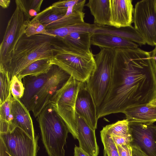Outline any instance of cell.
Here are the masks:
<instances>
[{"mask_svg": "<svg viewBox=\"0 0 156 156\" xmlns=\"http://www.w3.org/2000/svg\"><path fill=\"white\" fill-rule=\"evenodd\" d=\"M115 50L111 85L97 111L98 119L148 104L156 98V60L151 51L138 47Z\"/></svg>", "mask_w": 156, "mask_h": 156, "instance_id": "6da1fadb", "label": "cell"}, {"mask_svg": "<svg viewBox=\"0 0 156 156\" xmlns=\"http://www.w3.org/2000/svg\"><path fill=\"white\" fill-rule=\"evenodd\" d=\"M55 37L38 34L27 37L24 34L17 43L11 60L3 70L6 72L10 80L28 65L40 59H53L51 44Z\"/></svg>", "mask_w": 156, "mask_h": 156, "instance_id": "7a4b0ae2", "label": "cell"}, {"mask_svg": "<svg viewBox=\"0 0 156 156\" xmlns=\"http://www.w3.org/2000/svg\"><path fill=\"white\" fill-rule=\"evenodd\" d=\"M55 64L76 80L86 82L96 68L92 52L83 53L74 51L67 46L58 37L51 43Z\"/></svg>", "mask_w": 156, "mask_h": 156, "instance_id": "3957f363", "label": "cell"}, {"mask_svg": "<svg viewBox=\"0 0 156 156\" xmlns=\"http://www.w3.org/2000/svg\"><path fill=\"white\" fill-rule=\"evenodd\" d=\"M42 140L48 156H65L69 129L65 122L51 103L37 116Z\"/></svg>", "mask_w": 156, "mask_h": 156, "instance_id": "277c9868", "label": "cell"}, {"mask_svg": "<svg viewBox=\"0 0 156 156\" xmlns=\"http://www.w3.org/2000/svg\"><path fill=\"white\" fill-rule=\"evenodd\" d=\"M115 48L101 49L94 55L96 68L86 82L87 89L91 95L97 110L105 99L112 81Z\"/></svg>", "mask_w": 156, "mask_h": 156, "instance_id": "5b68a950", "label": "cell"}, {"mask_svg": "<svg viewBox=\"0 0 156 156\" xmlns=\"http://www.w3.org/2000/svg\"><path fill=\"white\" fill-rule=\"evenodd\" d=\"M81 83L71 76L56 92L50 102L65 122L75 139H77L76 104Z\"/></svg>", "mask_w": 156, "mask_h": 156, "instance_id": "8992f818", "label": "cell"}, {"mask_svg": "<svg viewBox=\"0 0 156 156\" xmlns=\"http://www.w3.org/2000/svg\"><path fill=\"white\" fill-rule=\"evenodd\" d=\"M30 20L19 7L16 5L0 45V69H4L10 62L15 48L25 34L27 24Z\"/></svg>", "mask_w": 156, "mask_h": 156, "instance_id": "52a82bcc", "label": "cell"}, {"mask_svg": "<svg viewBox=\"0 0 156 156\" xmlns=\"http://www.w3.org/2000/svg\"><path fill=\"white\" fill-rule=\"evenodd\" d=\"M134 27L146 44L156 45V2L143 0L137 2L133 14Z\"/></svg>", "mask_w": 156, "mask_h": 156, "instance_id": "ba28073f", "label": "cell"}, {"mask_svg": "<svg viewBox=\"0 0 156 156\" xmlns=\"http://www.w3.org/2000/svg\"><path fill=\"white\" fill-rule=\"evenodd\" d=\"M45 83L31 101L27 108L37 117L50 101L56 92L68 80L71 76L58 66L54 64L48 71Z\"/></svg>", "mask_w": 156, "mask_h": 156, "instance_id": "9c48e42d", "label": "cell"}, {"mask_svg": "<svg viewBox=\"0 0 156 156\" xmlns=\"http://www.w3.org/2000/svg\"><path fill=\"white\" fill-rule=\"evenodd\" d=\"M85 14L83 10L77 9L75 6L65 11L51 5L34 17L43 24L47 30H52L84 22Z\"/></svg>", "mask_w": 156, "mask_h": 156, "instance_id": "30bf717a", "label": "cell"}, {"mask_svg": "<svg viewBox=\"0 0 156 156\" xmlns=\"http://www.w3.org/2000/svg\"><path fill=\"white\" fill-rule=\"evenodd\" d=\"M38 138L37 136L35 139H32L18 127L6 133H0V139L11 156H37Z\"/></svg>", "mask_w": 156, "mask_h": 156, "instance_id": "8fae6325", "label": "cell"}, {"mask_svg": "<svg viewBox=\"0 0 156 156\" xmlns=\"http://www.w3.org/2000/svg\"><path fill=\"white\" fill-rule=\"evenodd\" d=\"M131 145L138 147L147 156H156V125L129 122Z\"/></svg>", "mask_w": 156, "mask_h": 156, "instance_id": "7c38bea8", "label": "cell"}, {"mask_svg": "<svg viewBox=\"0 0 156 156\" xmlns=\"http://www.w3.org/2000/svg\"><path fill=\"white\" fill-rule=\"evenodd\" d=\"M75 109L76 113L95 130L98 120L96 107L91 95L86 87V82H81L76 98Z\"/></svg>", "mask_w": 156, "mask_h": 156, "instance_id": "4fadbf2b", "label": "cell"}, {"mask_svg": "<svg viewBox=\"0 0 156 156\" xmlns=\"http://www.w3.org/2000/svg\"><path fill=\"white\" fill-rule=\"evenodd\" d=\"M132 0H109L110 26L117 28L132 26L134 8Z\"/></svg>", "mask_w": 156, "mask_h": 156, "instance_id": "5bb4252c", "label": "cell"}, {"mask_svg": "<svg viewBox=\"0 0 156 156\" xmlns=\"http://www.w3.org/2000/svg\"><path fill=\"white\" fill-rule=\"evenodd\" d=\"M77 139L79 147L90 156H98L99 148L93 129L86 121L76 113Z\"/></svg>", "mask_w": 156, "mask_h": 156, "instance_id": "9a60e30c", "label": "cell"}, {"mask_svg": "<svg viewBox=\"0 0 156 156\" xmlns=\"http://www.w3.org/2000/svg\"><path fill=\"white\" fill-rule=\"evenodd\" d=\"M29 111L20 99L12 97L11 114L13 127L20 128L31 138L35 139L36 136Z\"/></svg>", "mask_w": 156, "mask_h": 156, "instance_id": "2e32d148", "label": "cell"}, {"mask_svg": "<svg viewBox=\"0 0 156 156\" xmlns=\"http://www.w3.org/2000/svg\"><path fill=\"white\" fill-rule=\"evenodd\" d=\"M123 113L129 122L150 124L156 122V107L148 104L129 107Z\"/></svg>", "mask_w": 156, "mask_h": 156, "instance_id": "e0dca14e", "label": "cell"}, {"mask_svg": "<svg viewBox=\"0 0 156 156\" xmlns=\"http://www.w3.org/2000/svg\"><path fill=\"white\" fill-rule=\"evenodd\" d=\"M91 44L103 48H136L139 45L131 41L111 34H93Z\"/></svg>", "mask_w": 156, "mask_h": 156, "instance_id": "ac0fdd59", "label": "cell"}, {"mask_svg": "<svg viewBox=\"0 0 156 156\" xmlns=\"http://www.w3.org/2000/svg\"><path fill=\"white\" fill-rule=\"evenodd\" d=\"M96 25L93 34H111L131 41L140 45L146 44L143 38L132 26L117 28L110 25Z\"/></svg>", "mask_w": 156, "mask_h": 156, "instance_id": "d6986e66", "label": "cell"}, {"mask_svg": "<svg viewBox=\"0 0 156 156\" xmlns=\"http://www.w3.org/2000/svg\"><path fill=\"white\" fill-rule=\"evenodd\" d=\"M48 72L46 73L35 76H27L23 78L24 88L23 95L20 100L28 108L32 99L42 88L48 76Z\"/></svg>", "mask_w": 156, "mask_h": 156, "instance_id": "ffe728a7", "label": "cell"}, {"mask_svg": "<svg viewBox=\"0 0 156 156\" xmlns=\"http://www.w3.org/2000/svg\"><path fill=\"white\" fill-rule=\"evenodd\" d=\"M93 34L92 32L78 31L72 33L64 38H60L71 49L80 52L89 53L91 52V39Z\"/></svg>", "mask_w": 156, "mask_h": 156, "instance_id": "44dd1931", "label": "cell"}, {"mask_svg": "<svg viewBox=\"0 0 156 156\" xmlns=\"http://www.w3.org/2000/svg\"><path fill=\"white\" fill-rule=\"evenodd\" d=\"M94 17V24L98 26L110 25L109 0H89L85 5Z\"/></svg>", "mask_w": 156, "mask_h": 156, "instance_id": "7402d4cb", "label": "cell"}, {"mask_svg": "<svg viewBox=\"0 0 156 156\" xmlns=\"http://www.w3.org/2000/svg\"><path fill=\"white\" fill-rule=\"evenodd\" d=\"M54 64L53 59L47 58L37 60L28 65L16 76L22 80L27 76H37L47 73Z\"/></svg>", "mask_w": 156, "mask_h": 156, "instance_id": "603a6c76", "label": "cell"}, {"mask_svg": "<svg viewBox=\"0 0 156 156\" xmlns=\"http://www.w3.org/2000/svg\"><path fill=\"white\" fill-rule=\"evenodd\" d=\"M96 25L85 22L75 24L52 30H47V32L57 37L64 38L72 33L78 31L92 32L96 27Z\"/></svg>", "mask_w": 156, "mask_h": 156, "instance_id": "cb8c5ba5", "label": "cell"}, {"mask_svg": "<svg viewBox=\"0 0 156 156\" xmlns=\"http://www.w3.org/2000/svg\"><path fill=\"white\" fill-rule=\"evenodd\" d=\"M12 96L5 102L0 105V133H6L11 131L15 128L12 124Z\"/></svg>", "mask_w": 156, "mask_h": 156, "instance_id": "d4e9b609", "label": "cell"}, {"mask_svg": "<svg viewBox=\"0 0 156 156\" xmlns=\"http://www.w3.org/2000/svg\"><path fill=\"white\" fill-rule=\"evenodd\" d=\"M102 130L111 136H126L130 135L129 122L127 119L107 125L103 128Z\"/></svg>", "mask_w": 156, "mask_h": 156, "instance_id": "484cf974", "label": "cell"}, {"mask_svg": "<svg viewBox=\"0 0 156 156\" xmlns=\"http://www.w3.org/2000/svg\"><path fill=\"white\" fill-rule=\"evenodd\" d=\"M43 0H16L18 5L27 16L30 19L36 16L40 12Z\"/></svg>", "mask_w": 156, "mask_h": 156, "instance_id": "4316f807", "label": "cell"}, {"mask_svg": "<svg viewBox=\"0 0 156 156\" xmlns=\"http://www.w3.org/2000/svg\"><path fill=\"white\" fill-rule=\"evenodd\" d=\"M12 96L11 91V80L8 73L0 70V105Z\"/></svg>", "mask_w": 156, "mask_h": 156, "instance_id": "83f0119b", "label": "cell"}, {"mask_svg": "<svg viewBox=\"0 0 156 156\" xmlns=\"http://www.w3.org/2000/svg\"><path fill=\"white\" fill-rule=\"evenodd\" d=\"M25 34L30 37L38 34H43L56 37L55 35L48 33L45 26L36 18L34 17L27 24L25 30Z\"/></svg>", "mask_w": 156, "mask_h": 156, "instance_id": "f1b7e54d", "label": "cell"}, {"mask_svg": "<svg viewBox=\"0 0 156 156\" xmlns=\"http://www.w3.org/2000/svg\"><path fill=\"white\" fill-rule=\"evenodd\" d=\"M104 150L108 156H119L117 146L111 136L102 130L100 131Z\"/></svg>", "mask_w": 156, "mask_h": 156, "instance_id": "f546056e", "label": "cell"}, {"mask_svg": "<svg viewBox=\"0 0 156 156\" xmlns=\"http://www.w3.org/2000/svg\"><path fill=\"white\" fill-rule=\"evenodd\" d=\"M24 91L22 80L16 76H14L11 80V91L12 97L20 100L23 95Z\"/></svg>", "mask_w": 156, "mask_h": 156, "instance_id": "4dcf8cb0", "label": "cell"}, {"mask_svg": "<svg viewBox=\"0 0 156 156\" xmlns=\"http://www.w3.org/2000/svg\"><path fill=\"white\" fill-rule=\"evenodd\" d=\"M80 0H60L53 3L51 6L59 9L67 11L68 9L76 5Z\"/></svg>", "mask_w": 156, "mask_h": 156, "instance_id": "1f68e13d", "label": "cell"}, {"mask_svg": "<svg viewBox=\"0 0 156 156\" xmlns=\"http://www.w3.org/2000/svg\"><path fill=\"white\" fill-rule=\"evenodd\" d=\"M111 137L116 146L130 144L132 141L131 135L126 136H112Z\"/></svg>", "mask_w": 156, "mask_h": 156, "instance_id": "d6a6232c", "label": "cell"}, {"mask_svg": "<svg viewBox=\"0 0 156 156\" xmlns=\"http://www.w3.org/2000/svg\"><path fill=\"white\" fill-rule=\"evenodd\" d=\"M116 146L119 156H132V147L130 144Z\"/></svg>", "mask_w": 156, "mask_h": 156, "instance_id": "836d02e7", "label": "cell"}, {"mask_svg": "<svg viewBox=\"0 0 156 156\" xmlns=\"http://www.w3.org/2000/svg\"><path fill=\"white\" fill-rule=\"evenodd\" d=\"M74 151V156H90L79 147L76 145Z\"/></svg>", "mask_w": 156, "mask_h": 156, "instance_id": "e575fe53", "label": "cell"}, {"mask_svg": "<svg viewBox=\"0 0 156 156\" xmlns=\"http://www.w3.org/2000/svg\"><path fill=\"white\" fill-rule=\"evenodd\" d=\"M131 146L132 147V156H147L136 146Z\"/></svg>", "mask_w": 156, "mask_h": 156, "instance_id": "d590c367", "label": "cell"}, {"mask_svg": "<svg viewBox=\"0 0 156 156\" xmlns=\"http://www.w3.org/2000/svg\"><path fill=\"white\" fill-rule=\"evenodd\" d=\"M10 0H0V5L3 9L8 8L10 3Z\"/></svg>", "mask_w": 156, "mask_h": 156, "instance_id": "8d00e7d4", "label": "cell"}, {"mask_svg": "<svg viewBox=\"0 0 156 156\" xmlns=\"http://www.w3.org/2000/svg\"><path fill=\"white\" fill-rule=\"evenodd\" d=\"M148 104L151 105L156 107V98Z\"/></svg>", "mask_w": 156, "mask_h": 156, "instance_id": "74e56055", "label": "cell"}, {"mask_svg": "<svg viewBox=\"0 0 156 156\" xmlns=\"http://www.w3.org/2000/svg\"><path fill=\"white\" fill-rule=\"evenodd\" d=\"M151 57H154L156 55V45L155 46L154 49L151 51Z\"/></svg>", "mask_w": 156, "mask_h": 156, "instance_id": "f35d334b", "label": "cell"}, {"mask_svg": "<svg viewBox=\"0 0 156 156\" xmlns=\"http://www.w3.org/2000/svg\"><path fill=\"white\" fill-rule=\"evenodd\" d=\"M104 156H108L104 150Z\"/></svg>", "mask_w": 156, "mask_h": 156, "instance_id": "ab89813d", "label": "cell"}, {"mask_svg": "<svg viewBox=\"0 0 156 156\" xmlns=\"http://www.w3.org/2000/svg\"><path fill=\"white\" fill-rule=\"evenodd\" d=\"M153 57L154 58V59H155L156 60V55L154 56V57Z\"/></svg>", "mask_w": 156, "mask_h": 156, "instance_id": "60d3db41", "label": "cell"}, {"mask_svg": "<svg viewBox=\"0 0 156 156\" xmlns=\"http://www.w3.org/2000/svg\"><path fill=\"white\" fill-rule=\"evenodd\" d=\"M155 1H156V0H155Z\"/></svg>", "mask_w": 156, "mask_h": 156, "instance_id": "b9f144b4", "label": "cell"}]
</instances>
